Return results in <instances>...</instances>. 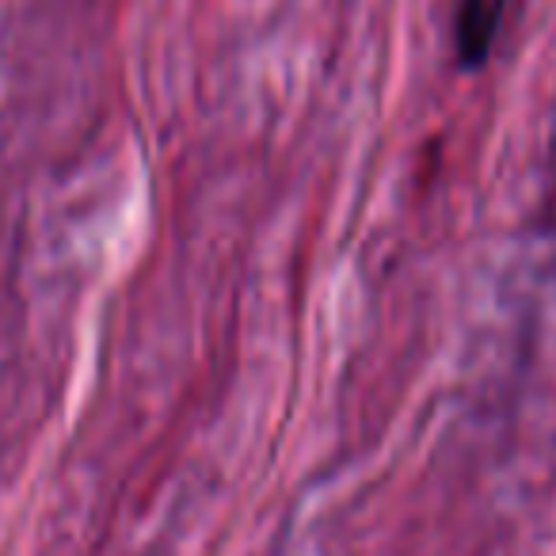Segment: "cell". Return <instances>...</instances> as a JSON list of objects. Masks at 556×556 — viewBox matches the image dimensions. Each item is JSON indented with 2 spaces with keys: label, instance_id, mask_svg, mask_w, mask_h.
I'll list each match as a JSON object with an SVG mask.
<instances>
[{
  "label": "cell",
  "instance_id": "6da1fadb",
  "mask_svg": "<svg viewBox=\"0 0 556 556\" xmlns=\"http://www.w3.org/2000/svg\"><path fill=\"white\" fill-rule=\"evenodd\" d=\"M507 0H462L454 20V50L462 70H480L500 39Z\"/></svg>",
  "mask_w": 556,
  "mask_h": 556
}]
</instances>
